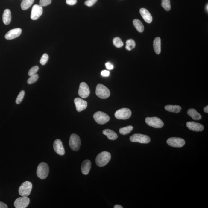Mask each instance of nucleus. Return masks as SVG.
<instances>
[{"label": "nucleus", "mask_w": 208, "mask_h": 208, "mask_svg": "<svg viewBox=\"0 0 208 208\" xmlns=\"http://www.w3.org/2000/svg\"><path fill=\"white\" fill-rule=\"evenodd\" d=\"M111 155L109 152L104 151L98 154L96 158V165L99 167L105 166L110 160Z\"/></svg>", "instance_id": "f257e3e1"}, {"label": "nucleus", "mask_w": 208, "mask_h": 208, "mask_svg": "<svg viewBox=\"0 0 208 208\" xmlns=\"http://www.w3.org/2000/svg\"><path fill=\"white\" fill-rule=\"evenodd\" d=\"M36 173L37 177L40 179H45L49 175V166L46 163L42 162L37 166Z\"/></svg>", "instance_id": "f03ea898"}, {"label": "nucleus", "mask_w": 208, "mask_h": 208, "mask_svg": "<svg viewBox=\"0 0 208 208\" xmlns=\"http://www.w3.org/2000/svg\"><path fill=\"white\" fill-rule=\"evenodd\" d=\"M33 185L29 181H25L20 186L19 189V193L22 197H28L30 194Z\"/></svg>", "instance_id": "7ed1b4c3"}, {"label": "nucleus", "mask_w": 208, "mask_h": 208, "mask_svg": "<svg viewBox=\"0 0 208 208\" xmlns=\"http://www.w3.org/2000/svg\"><path fill=\"white\" fill-rule=\"evenodd\" d=\"M96 94L100 98L105 99L109 97L110 92L109 89L105 86L99 84L96 86Z\"/></svg>", "instance_id": "20e7f679"}, {"label": "nucleus", "mask_w": 208, "mask_h": 208, "mask_svg": "<svg viewBox=\"0 0 208 208\" xmlns=\"http://www.w3.org/2000/svg\"><path fill=\"white\" fill-rule=\"evenodd\" d=\"M81 141L80 137L76 134H72L70 138L69 145L71 148L74 151L80 150Z\"/></svg>", "instance_id": "39448f33"}, {"label": "nucleus", "mask_w": 208, "mask_h": 208, "mask_svg": "<svg viewBox=\"0 0 208 208\" xmlns=\"http://www.w3.org/2000/svg\"><path fill=\"white\" fill-rule=\"evenodd\" d=\"M145 122L148 125L154 128H162L164 126L163 122L157 117H147L145 119Z\"/></svg>", "instance_id": "423d86ee"}, {"label": "nucleus", "mask_w": 208, "mask_h": 208, "mask_svg": "<svg viewBox=\"0 0 208 208\" xmlns=\"http://www.w3.org/2000/svg\"><path fill=\"white\" fill-rule=\"evenodd\" d=\"M93 118L98 124H105L110 120L109 116L107 114L102 111H98L94 114Z\"/></svg>", "instance_id": "0eeeda50"}, {"label": "nucleus", "mask_w": 208, "mask_h": 208, "mask_svg": "<svg viewBox=\"0 0 208 208\" xmlns=\"http://www.w3.org/2000/svg\"><path fill=\"white\" fill-rule=\"evenodd\" d=\"M131 111L129 109L122 108L117 111L115 114L116 119H119L125 120L130 118Z\"/></svg>", "instance_id": "6e6552de"}, {"label": "nucleus", "mask_w": 208, "mask_h": 208, "mask_svg": "<svg viewBox=\"0 0 208 208\" xmlns=\"http://www.w3.org/2000/svg\"><path fill=\"white\" fill-rule=\"evenodd\" d=\"M130 140L133 142L147 144L150 143L151 139L147 135L141 134H135L130 136Z\"/></svg>", "instance_id": "1a4fd4ad"}, {"label": "nucleus", "mask_w": 208, "mask_h": 208, "mask_svg": "<svg viewBox=\"0 0 208 208\" xmlns=\"http://www.w3.org/2000/svg\"><path fill=\"white\" fill-rule=\"evenodd\" d=\"M166 142L169 145L176 148L183 147L186 143L183 139L180 138H170L168 139Z\"/></svg>", "instance_id": "9d476101"}, {"label": "nucleus", "mask_w": 208, "mask_h": 208, "mask_svg": "<svg viewBox=\"0 0 208 208\" xmlns=\"http://www.w3.org/2000/svg\"><path fill=\"white\" fill-rule=\"evenodd\" d=\"M30 203V199L27 197H22L17 198L14 203L16 208H25L27 207Z\"/></svg>", "instance_id": "9b49d317"}, {"label": "nucleus", "mask_w": 208, "mask_h": 208, "mask_svg": "<svg viewBox=\"0 0 208 208\" xmlns=\"http://www.w3.org/2000/svg\"><path fill=\"white\" fill-rule=\"evenodd\" d=\"M42 7L40 5L36 4L33 7L31 13V18L33 20H36L42 15Z\"/></svg>", "instance_id": "f8f14e48"}, {"label": "nucleus", "mask_w": 208, "mask_h": 208, "mask_svg": "<svg viewBox=\"0 0 208 208\" xmlns=\"http://www.w3.org/2000/svg\"><path fill=\"white\" fill-rule=\"evenodd\" d=\"M78 93L79 96L83 98H85L89 96L90 90L86 83L84 82L81 83Z\"/></svg>", "instance_id": "ddd939ff"}, {"label": "nucleus", "mask_w": 208, "mask_h": 208, "mask_svg": "<svg viewBox=\"0 0 208 208\" xmlns=\"http://www.w3.org/2000/svg\"><path fill=\"white\" fill-rule=\"evenodd\" d=\"M22 33L21 28H17L11 29L5 35V38L8 40H13L19 37Z\"/></svg>", "instance_id": "4468645a"}, {"label": "nucleus", "mask_w": 208, "mask_h": 208, "mask_svg": "<svg viewBox=\"0 0 208 208\" xmlns=\"http://www.w3.org/2000/svg\"><path fill=\"white\" fill-rule=\"evenodd\" d=\"M74 103L76 106V110L78 112L84 110L86 108L88 105L87 102L80 98H76L74 100Z\"/></svg>", "instance_id": "2eb2a0df"}, {"label": "nucleus", "mask_w": 208, "mask_h": 208, "mask_svg": "<svg viewBox=\"0 0 208 208\" xmlns=\"http://www.w3.org/2000/svg\"><path fill=\"white\" fill-rule=\"evenodd\" d=\"M54 149L57 154L60 155H63L65 154L63 145L62 142L60 139H56L53 144Z\"/></svg>", "instance_id": "dca6fc26"}, {"label": "nucleus", "mask_w": 208, "mask_h": 208, "mask_svg": "<svg viewBox=\"0 0 208 208\" xmlns=\"http://www.w3.org/2000/svg\"><path fill=\"white\" fill-rule=\"evenodd\" d=\"M188 128L191 130L197 131H202L204 130V127L202 124L194 122H189L186 123Z\"/></svg>", "instance_id": "f3484780"}, {"label": "nucleus", "mask_w": 208, "mask_h": 208, "mask_svg": "<svg viewBox=\"0 0 208 208\" xmlns=\"http://www.w3.org/2000/svg\"><path fill=\"white\" fill-rule=\"evenodd\" d=\"M139 13L143 19L148 23H150L152 21V17L150 12L147 9L143 8L140 9Z\"/></svg>", "instance_id": "a211bd4d"}, {"label": "nucleus", "mask_w": 208, "mask_h": 208, "mask_svg": "<svg viewBox=\"0 0 208 208\" xmlns=\"http://www.w3.org/2000/svg\"><path fill=\"white\" fill-rule=\"evenodd\" d=\"M92 164L89 160H86L83 162L81 166V172L83 174L87 175L89 172Z\"/></svg>", "instance_id": "6ab92c4d"}, {"label": "nucleus", "mask_w": 208, "mask_h": 208, "mask_svg": "<svg viewBox=\"0 0 208 208\" xmlns=\"http://www.w3.org/2000/svg\"><path fill=\"white\" fill-rule=\"evenodd\" d=\"M2 21L6 25H8L11 22V13L9 9H6L4 11L2 15Z\"/></svg>", "instance_id": "aec40b11"}, {"label": "nucleus", "mask_w": 208, "mask_h": 208, "mask_svg": "<svg viewBox=\"0 0 208 208\" xmlns=\"http://www.w3.org/2000/svg\"><path fill=\"white\" fill-rule=\"evenodd\" d=\"M103 133L104 135L108 137V139L110 140H114L117 139L118 137V135L115 132L112 130L108 129L104 130L103 131Z\"/></svg>", "instance_id": "412c9836"}, {"label": "nucleus", "mask_w": 208, "mask_h": 208, "mask_svg": "<svg viewBox=\"0 0 208 208\" xmlns=\"http://www.w3.org/2000/svg\"><path fill=\"white\" fill-rule=\"evenodd\" d=\"M154 50L155 53L157 54H159L161 53V39L160 37H157L155 39L154 41Z\"/></svg>", "instance_id": "4be33fe9"}, {"label": "nucleus", "mask_w": 208, "mask_h": 208, "mask_svg": "<svg viewBox=\"0 0 208 208\" xmlns=\"http://www.w3.org/2000/svg\"><path fill=\"white\" fill-rule=\"evenodd\" d=\"M187 114L194 120H199L202 119L201 115L194 109L191 108L189 110Z\"/></svg>", "instance_id": "5701e85b"}, {"label": "nucleus", "mask_w": 208, "mask_h": 208, "mask_svg": "<svg viewBox=\"0 0 208 208\" xmlns=\"http://www.w3.org/2000/svg\"><path fill=\"white\" fill-rule=\"evenodd\" d=\"M165 109L169 112L178 113L182 109L180 106L179 105H167L165 106Z\"/></svg>", "instance_id": "b1692460"}, {"label": "nucleus", "mask_w": 208, "mask_h": 208, "mask_svg": "<svg viewBox=\"0 0 208 208\" xmlns=\"http://www.w3.org/2000/svg\"><path fill=\"white\" fill-rule=\"evenodd\" d=\"M133 24L136 30L139 33H142L144 31V25L140 20L137 19H134Z\"/></svg>", "instance_id": "393cba45"}, {"label": "nucleus", "mask_w": 208, "mask_h": 208, "mask_svg": "<svg viewBox=\"0 0 208 208\" xmlns=\"http://www.w3.org/2000/svg\"><path fill=\"white\" fill-rule=\"evenodd\" d=\"M34 0H22L21 3V9L23 10H26L32 6Z\"/></svg>", "instance_id": "a878e982"}, {"label": "nucleus", "mask_w": 208, "mask_h": 208, "mask_svg": "<svg viewBox=\"0 0 208 208\" xmlns=\"http://www.w3.org/2000/svg\"><path fill=\"white\" fill-rule=\"evenodd\" d=\"M133 127L132 126H128L127 127L119 129V133L122 135H127L131 132L133 130Z\"/></svg>", "instance_id": "bb28decb"}, {"label": "nucleus", "mask_w": 208, "mask_h": 208, "mask_svg": "<svg viewBox=\"0 0 208 208\" xmlns=\"http://www.w3.org/2000/svg\"><path fill=\"white\" fill-rule=\"evenodd\" d=\"M136 46L135 41L133 39H129L126 41V49L128 51H131Z\"/></svg>", "instance_id": "cd10ccee"}, {"label": "nucleus", "mask_w": 208, "mask_h": 208, "mask_svg": "<svg viewBox=\"0 0 208 208\" xmlns=\"http://www.w3.org/2000/svg\"><path fill=\"white\" fill-rule=\"evenodd\" d=\"M161 5L166 11H169L171 9L170 0H162Z\"/></svg>", "instance_id": "c85d7f7f"}, {"label": "nucleus", "mask_w": 208, "mask_h": 208, "mask_svg": "<svg viewBox=\"0 0 208 208\" xmlns=\"http://www.w3.org/2000/svg\"><path fill=\"white\" fill-rule=\"evenodd\" d=\"M113 44L116 47L120 48L123 46V43L121 39L119 37H116L114 38L113 40Z\"/></svg>", "instance_id": "c756f323"}, {"label": "nucleus", "mask_w": 208, "mask_h": 208, "mask_svg": "<svg viewBox=\"0 0 208 208\" xmlns=\"http://www.w3.org/2000/svg\"><path fill=\"white\" fill-rule=\"evenodd\" d=\"M39 78L38 75L36 74L35 75H32L28 79L27 83L28 84H31L36 82Z\"/></svg>", "instance_id": "7c9ffc66"}, {"label": "nucleus", "mask_w": 208, "mask_h": 208, "mask_svg": "<svg viewBox=\"0 0 208 208\" xmlns=\"http://www.w3.org/2000/svg\"><path fill=\"white\" fill-rule=\"evenodd\" d=\"M25 95V91L22 90L21 91L19 92V94L17 96L16 100V103L17 104H19L22 101L23 99L24 98V96Z\"/></svg>", "instance_id": "2f4dec72"}, {"label": "nucleus", "mask_w": 208, "mask_h": 208, "mask_svg": "<svg viewBox=\"0 0 208 208\" xmlns=\"http://www.w3.org/2000/svg\"><path fill=\"white\" fill-rule=\"evenodd\" d=\"M49 60V56L46 53L44 54L42 56L41 60H40V63L42 65H45L47 63Z\"/></svg>", "instance_id": "473e14b6"}, {"label": "nucleus", "mask_w": 208, "mask_h": 208, "mask_svg": "<svg viewBox=\"0 0 208 208\" xmlns=\"http://www.w3.org/2000/svg\"><path fill=\"white\" fill-rule=\"evenodd\" d=\"M39 68L37 66L32 67L31 69L29 70V72H28V75L29 76H32L36 74V72H38Z\"/></svg>", "instance_id": "72a5a7b5"}, {"label": "nucleus", "mask_w": 208, "mask_h": 208, "mask_svg": "<svg viewBox=\"0 0 208 208\" xmlns=\"http://www.w3.org/2000/svg\"><path fill=\"white\" fill-rule=\"evenodd\" d=\"M52 0H40V5L42 7L48 6L51 3Z\"/></svg>", "instance_id": "f704fd0d"}, {"label": "nucleus", "mask_w": 208, "mask_h": 208, "mask_svg": "<svg viewBox=\"0 0 208 208\" xmlns=\"http://www.w3.org/2000/svg\"><path fill=\"white\" fill-rule=\"evenodd\" d=\"M97 1L98 0H86L84 4L87 6L91 7L93 6Z\"/></svg>", "instance_id": "c9c22d12"}, {"label": "nucleus", "mask_w": 208, "mask_h": 208, "mask_svg": "<svg viewBox=\"0 0 208 208\" xmlns=\"http://www.w3.org/2000/svg\"><path fill=\"white\" fill-rule=\"evenodd\" d=\"M101 75L103 77H108L110 76V72L109 71L104 70L101 71Z\"/></svg>", "instance_id": "e433bc0d"}, {"label": "nucleus", "mask_w": 208, "mask_h": 208, "mask_svg": "<svg viewBox=\"0 0 208 208\" xmlns=\"http://www.w3.org/2000/svg\"><path fill=\"white\" fill-rule=\"evenodd\" d=\"M67 4L73 6L77 3V0H66Z\"/></svg>", "instance_id": "4c0bfd02"}, {"label": "nucleus", "mask_w": 208, "mask_h": 208, "mask_svg": "<svg viewBox=\"0 0 208 208\" xmlns=\"http://www.w3.org/2000/svg\"><path fill=\"white\" fill-rule=\"evenodd\" d=\"M106 68L108 70H111L113 69L114 66L111 63L107 62L105 64Z\"/></svg>", "instance_id": "58836bf2"}, {"label": "nucleus", "mask_w": 208, "mask_h": 208, "mask_svg": "<svg viewBox=\"0 0 208 208\" xmlns=\"http://www.w3.org/2000/svg\"><path fill=\"white\" fill-rule=\"evenodd\" d=\"M8 207L6 204L0 202V208H7Z\"/></svg>", "instance_id": "ea45409f"}, {"label": "nucleus", "mask_w": 208, "mask_h": 208, "mask_svg": "<svg viewBox=\"0 0 208 208\" xmlns=\"http://www.w3.org/2000/svg\"><path fill=\"white\" fill-rule=\"evenodd\" d=\"M204 111L206 113H208V106H207L204 109Z\"/></svg>", "instance_id": "a19ab883"}, {"label": "nucleus", "mask_w": 208, "mask_h": 208, "mask_svg": "<svg viewBox=\"0 0 208 208\" xmlns=\"http://www.w3.org/2000/svg\"><path fill=\"white\" fill-rule=\"evenodd\" d=\"M114 208H123V207H122L121 205H115V206L114 207Z\"/></svg>", "instance_id": "79ce46f5"}, {"label": "nucleus", "mask_w": 208, "mask_h": 208, "mask_svg": "<svg viewBox=\"0 0 208 208\" xmlns=\"http://www.w3.org/2000/svg\"><path fill=\"white\" fill-rule=\"evenodd\" d=\"M206 9H207V11H208V4H207V5Z\"/></svg>", "instance_id": "37998d69"}]
</instances>
